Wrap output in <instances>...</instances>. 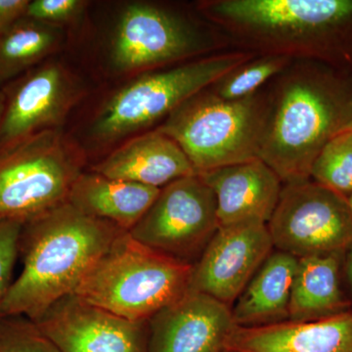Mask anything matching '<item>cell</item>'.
Here are the masks:
<instances>
[{
    "label": "cell",
    "mask_w": 352,
    "mask_h": 352,
    "mask_svg": "<svg viewBox=\"0 0 352 352\" xmlns=\"http://www.w3.org/2000/svg\"><path fill=\"white\" fill-rule=\"evenodd\" d=\"M126 231L89 217L69 201L23 226V270L0 305V316L36 321L83 278Z\"/></svg>",
    "instance_id": "cell-1"
},
{
    "label": "cell",
    "mask_w": 352,
    "mask_h": 352,
    "mask_svg": "<svg viewBox=\"0 0 352 352\" xmlns=\"http://www.w3.org/2000/svg\"><path fill=\"white\" fill-rule=\"evenodd\" d=\"M275 90L258 159L283 184L307 182L324 146L351 124V88L329 69L302 65Z\"/></svg>",
    "instance_id": "cell-2"
},
{
    "label": "cell",
    "mask_w": 352,
    "mask_h": 352,
    "mask_svg": "<svg viewBox=\"0 0 352 352\" xmlns=\"http://www.w3.org/2000/svg\"><path fill=\"white\" fill-rule=\"evenodd\" d=\"M201 10L264 55L322 56L352 31V0H214Z\"/></svg>",
    "instance_id": "cell-3"
},
{
    "label": "cell",
    "mask_w": 352,
    "mask_h": 352,
    "mask_svg": "<svg viewBox=\"0 0 352 352\" xmlns=\"http://www.w3.org/2000/svg\"><path fill=\"white\" fill-rule=\"evenodd\" d=\"M191 270V264L154 252L124 232L74 294L126 320L147 322L188 291Z\"/></svg>",
    "instance_id": "cell-4"
},
{
    "label": "cell",
    "mask_w": 352,
    "mask_h": 352,
    "mask_svg": "<svg viewBox=\"0 0 352 352\" xmlns=\"http://www.w3.org/2000/svg\"><path fill=\"white\" fill-rule=\"evenodd\" d=\"M270 111V97L258 94L224 100L210 87L201 90L157 129L175 140L196 175L258 159Z\"/></svg>",
    "instance_id": "cell-5"
},
{
    "label": "cell",
    "mask_w": 352,
    "mask_h": 352,
    "mask_svg": "<svg viewBox=\"0 0 352 352\" xmlns=\"http://www.w3.org/2000/svg\"><path fill=\"white\" fill-rule=\"evenodd\" d=\"M252 57L250 52L223 53L138 76L104 103L95 117L92 134L109 142L166 120L183 102Z\"/></svg>",
    "instance_id": "cell-6"
},
{
    "label": "cell",
    "mask_w": 352,
    "mask_h": 352,
    "mask_svg": "<svg viewBox=\"0 0 352 352\" xmlns=\"http://www.w3.org/2000/svg\"><path fill=\"white\" fill-rule=\"evenodd\" d=\"M82 175L73 154L52 131L0 155V221L25 226L68 201Z\"/></svg>",
    "instance_id": "cell-7"
},
{
    "label": "cell",
    "mask_w": 352,
    "mask_h": 352,
    "mask_svg": "<svg viewBox=\"0 0 352 352\" xmlns=\"http://www.w3.org/2000/svg\"><path fill=\"white\" fill-rule=\"evenodd\" d=\"M267 228L273 247L298 258L346 252L352 245L346 197L310 179L283 185Z\"/></svg>",
    "instance_id": "cell-8"
},
{
    "label": "cell",
    "mask_w": 352,
    "mask_h": 352,
    "mask_svg": "<svg viewBox=\"0 0 352 352\" xmlns=\"http://www.w3.org/2000/svg\"><path fill=\"white\" fill-rule=\"evenodd\" d=\"M219 228L214 193L193 175L163 187L129 234L153 251L192 265Z\"/></svg>",
    "instance_id": "cell-9"
},
{
    "label": "cell",
    "mask_w": 352,
    "mask_h": 352,
    "mask_svg": "<svg viewBox=\"0 0 352 352\" xmlns=\"http://www.w3.org/2000/svg\"><path fill=\"white\" fill-rule=\"evenodd\" d=\"M212 46V41L182 16L138 2L120 13L110 61L116 71L131 73L197 56Z\"/></svg>",
    "instance_id": "cell-10"
},
{
    "label": "cell",
    "mask_w": 352,
    "mask_h": 352,
    "mask_svg": "<svg viewBox=\"0 0 352 352\" xmlns=\"http://www.w3.org/2000/svg\"><path fill=\"white\" fill-rule=\"evenodd\" d=\"M273 248L267 224L244 222L219 227L192 264L189 289L231 307Z\"/></svg>",
    "instance_id": "cell-11"
},
{
    "label": "cell",
    "mask_w": 352,
    "mask_h": 352,
    "mask_svg": "<svg viewBox=\"0 0 352 352\" xmlns=\"http://www.w3.org/2000/svg\"><path fill=\"white\" fill-rule=\"evenodd\" d=\"M34 322L62 352H148V321L126 320L75 294Z\"/></svg>",
    "instance_id": "cell-12"
},
{
    "label": "cell",
    "mask_w": 352,
    "mask_h": 352,
    "mask_svg": "<svg viewBox=\"0 0 352 352\" xmlns=\"http://www.w3.org/2000/svg\"><path fill=\"white\" fill-rule=\"evenodd\" d=\"M76 98L75 85L55 63L32 69L0 104V155L59 124Z\"/></svg>",
    "instance_id": "cell-13"
},
{
    "label": "cell",
    "mask_w": 352,
    "mask_h": 352,
    "mask_svg": "<svg viewBox=\"0 0 352 352\" xmlns=\"http://www.w3.org/2000/svg\"><path fill=\"white\" fill-rule=\"evenodd\" d=\"M236 327L230 307L188 289L148 320V352H224Z\"/></svg>",
    "instance_id": "cell-14"
},
{
    "label": "cell",
    "mask_w": 352,
    "mask_h": 352,
    "mask_svg": "<svg viewBox=\"0 0 352 352\" xmlns=\"http://www.w3.org/2000/svg\"><path fill=\"white\" fill-rule=\"evenodd\" d=\"M198 175L214 193L219 227L244 222L267 224L283 188L279 176L261 159Z\"/></svg>",
    "instance_id": "cell-15"
},
{
    "label": "cell",
    "mask_w": 352,
    "mask_h": 352,
    "mask_svg": "<svg viewBox=\"0 0 352 352\" xmlns=\"http://www.w3.org/2000/svg\"><path fill=\"white\" fill-rule=\"evenodd\" d=\"M228 352H352V309L310 322L284 321L256 327L237 326Z\"/></svg>",
    "instance_id": "cell-16"
},
{
    "label": "cell",
    "mask_w": 352,
    "mask_h": 352,
    "mask_svg": "<svg viewBox=\"0 0 352 352\" xmlns=\"http://www.w3.org/2000/svg\"><path fill=\"white\" fill-rule=\"evenodd\" d=\"M92 171L159 189L179 178L196 175L179 145L157 129L131 139L97 164Z\"/></svg>",
    "instance_id": "cell-17"
},
{
    "label": "cell",
    "mask_w": 352,
    "mask_h": 352,
    "mask_svg": "<svg viewBox=\"0 0 352 352\" xmlns=\"http://www.w3.org/2000/svg\"><path fill=\"white\" fill-rule=\"evenodd\" d=\"M346 252L298 258L288 321L321 320L351 310L342 286Z\"/></svg>",
    "instance_id": "cell-18"
},
{
    "label": "cell",
    "mask_w": 352,
    "mask_h": 352,
    "mask_svg": "<svg viewBox=\"0 0 352 352\" xmlns=\"http://www.w3.org/2000/svg\"><path fill=\"white\" fill-rule=\"evenodd\" d=\"M160 191L92 171L78 176L68 201L89 217L129 232L151 207Z\"/></svg>",
    "instance_id": "cell-19"
},
{
    "label": "cell",
    "mask_w": 352,
    "mask_h": 352,
    "mask_svg": "<svg viewBox=\"0 0 352 352\" xmlns=\"http://www.w3.org/2000/svg\"><path fill=\"white\" fill-rule=\"evenodd\" d=\"M298 258L271 252L236 300L232 315L239 327H256L288 318L292 286Z\"/></svg>",
    "instance_id": "cell-20"
},
{
    "label": "cell",
    "mask_w": 352,
    "mask_h": 352,
    "mask_svg": "<svg viewBox=\"0 0 352 352\" xmlns=\"http://www.w3.org/2000/svg\"><path fill=\"white\" fill-rule=\"evenodd\" d=\"M61 32L56 25L23 17L0 34V83L38 64L54 51Z\"/></svg>",
    "instance_id": "cell-21"
},
{
    "label": "cell",
    "mask_w": 352,
    "mask_h": 352,
    "mask_svg": "<svg viewBox=\"0 0 352 352\" xmlns=\"http://www.w3.org/2000/svg\"><path fill=\"white\" fill-rule=\"evenodd\" d=\"M292 58L284 55L267 54L240 65L222 76L210 89L224 100H241L258 94L263 85L273 76L288 68Z\"/></svg>",
    "instance_id": "cell-22"
},
{
    "label": "cell",
    "mask_w": 352,
    "mask_h": 352,
    "mask_svg": "<svg viewBox=\"0 0 352 352\" xmlns=\"http://www.w3.org/2000/svg\"><path fill=\"white\" fill-rule=\"evenodd\" d=\"M310 178L344 197L352 194V129H344L324 146Z\"/></svg>",
    "instance_id": "cell-23"
},
{
    "label": "cell",
    "mask_w": 352,
    "mask_h": 352,
    "mask_svg": "<svg viewBox=\"0 0 352 352\" xmlns=\"http://www.w3.org/2000/svg\"><path fill=\"white\" fill-rule=\"evenodd\" d=\"M0 352H62L24 316H0Z\"/></svg>",
    "instance_id": "cell-24"
},
{
    "label": "cell",
    "mask_w": 352,
    "mask_h": 352,
    "mask_svg": "<svg viewBox=\"0 0 352 352\" xmlns=\"http://www.w3.org/2000/svg\"><path fill=\"white\" fill-rule=\"evenodd\" d=\"M22 224L0 221V305L12 284L14 266L19 256Z\"/></svg>",
    "instance_id": "cell-25"
},
{
    "label": "cell",
    "mask_w": 352,
    "mask_h": 352,
    "mask_svg": "<svg viewBox=\"0 0 352 352\" xmlns=\"http://www.w3.org/2000/svg\"><path fill=\"white\" fill-rule=\"evenodd\" d=\"M85 4L82 0H34L30 1L25 17L48 25L64 24L76 19Z\"/></svg>",
    "instance_id": "cell-26"
},
{
    "label": "cell",
    "mask_w": 352,
    "mask_h": 352,
    "mask_svg": "<svg viewBox=\"0 0 352 352\" xmlns=\"http://www.w3.org/2000/svg\"><path fill=\"white\" fill-rule=\"evenodd\" d=\"M29 3L28 0H0V34L25 17Z\"/></svg>",
    "instance_id": "cell-27"
},
{
    "label": "cell",
    "mask_w": 352,
    "mask_h": 352,
    "mask_svg": "<svg viewBox=\"0 0 352 352\" xmlns=\"http://www.w3.org/2000/svg\"><path fill=\"white\" fill-rule=\"evenodd\" d=\"M344 271H346L347 282H349V288H351L352 296V245L346 252L344 258Z\"/></svg>",
    "instance_id": "cell-28"
},
{
    "label": "cell",
    "mask_w": 352,
    "mask_h": 352,
    "mask_svg": "<svg viewBox=\"0 0 352 352\" xmlns=\"http://www.w3.org/2000/svg\"><path fill=\"white\" fill-rule=\"evenodd\" d=\"M347 201H349V208H351V212L352 214V194L351 196L347 197Z\"/></svg>",
    "instance_id": "cell-29"
},
{
    "label": "cell",
    "mask_w": 352,
    "mask_h": 352,
    "mask_svg": "<svg viewBox=\"0 0 352 352\" xmlns=\"http://www.w3.org/2000/svg\"><path fill=\"white\" fill-rule=\"evenodd\" d=\"M347 127H349V129H352V120H351V124H349V126ZM347 127H346V129H347Z\"/></svg>",
    "instance_id": "cell-30"
},
{
    "label": "cell",
    "mask_w": 352,
    "mask_h": 352,
    "mask_svg": "<svg viewBox=\"0 0 352 352\" xmlns=\"http://www.w3.org/2000/svg\"><path fill=\"white\" fill-rule=\"evenodd\" d=\"M224 352H228V351H224Z\"/></svg>",
    "instance_id": "cell-31"
},
{
    "label": "cell",
    "mask_w": 352,
    "mask_h": 352,
    "mask_svg": "<svg viewBox=\"0 0 352 352\" xmlns=\"http://www.w3.org/2000/svg\"><path fill=\"white\" fill-rule=\"evenodd\" d=\"M0 104H1V103H0Z\"/></svg>",
    "instance_id": "cell-32"
}]
</instances>
